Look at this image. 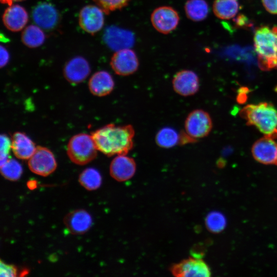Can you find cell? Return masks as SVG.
I'll list each match as a JSON object with an SVG mask.
<instances>
[{
	"label": "cell",
	"mask_w": 277,
	"mask_h": 277,
	"mask_svg": "<svg viewBox=\"0 0 277 277\" xmlns=\"http://www.w3.org/2000/svg\"><path fill=\"white\" fill-rule=\"evenodd\" d=\"M134 129L132 125L108 124L91 133L97 150L107 156L127 154L133 147Z\"/></svg>",
	"instance_id": "obj_1"
},
{
	"label": "cell",
	"mask_w": 277,
	"mask_h": 277,
	"mask_svg": "<svg viewBox=\"0 0 277 277\" xmlns=\"http://www.w3.org/2000/svg\"><path fill=\"white\" fill-rule=\"evenodd\" d=\"M240 114L247 124L255 126L265 136L277 138V109L272 104H248L241 109Z\"/></svg>",
	"instance_id": "obj_2"
},
{
	"label": "cell",
	"mask_w": 277,
	"mask_h": 277,
	"mask_svg": "<svg viewBox=\"0 0 277 277\" xmlns=\"http://www.w3.org/2000/svg\"><path fill=\"white\" fill-rule=\"evenodd\" d=\"M253 41L260 68L265 71L277 68V27H259Z\"/></svg>",
	"instance_id": "obj_3"
},
{
	"label": "cell",
	"mask_w": 277,
	"mask_h": 277,
	"mask_svg": "<svg viewBox=\"0 0 277 277\" xmlns=\"http://www.w3.org/2000/svg\"><path fill=\"white\" fill-rule=\"evenodd\" d=\"M97 149L91 135L80 133L72 136L67 146V154L74 163L83 165L94 160Z\"/></svg>",
	"instance_id": "obj_4"
},
{
	"label": "cell",
	"mask_w": 277,
	"mask_h": 277,
	"mask_svg": "<svg viewBox=\"0 0 277 277\" xmlns=\"http://www.w3.org/2000/svg\"><path fill=\"white\" fill-rule=\"evenodd\" d=\"M184 126L186 134L194 141L206 136L212 129V123L207 112L195 109L188 115Z\"/></svg>",
	"instance_id": "obj_5"
},
{
	"label": "cell",
	"mask_w": 277,
	"mask_h": 277,
	"mask_svg": "<svg viewBox=\"0 0 277 277\" xmlns=\"http://www.w3.org/2000/svg\"><path fill=\"white\" fill-rule=\"evenodd\" d=\"M30 170L34 173L46 176L52 173L57 167L53 153L48 148L37 146L29 159L28 163Z\"/></svg>",
	"instance_id": "obj_6"
},
{
	"label": "cell",
	"mask_w": 277,
	"mask_h": 277,
	"mask_svg": "<svg viewBox=\"0 0 277 277\" xmlns=\"http://www.w3.org/2000/svg\"><path fill=\"white\" fill-rule=\"evenodd\" d=\"M150 19L156 30L163 34H168L177 27L180 16L173 8L161 6L153 10Z\"/></svg>",
	"instance_id": "obj_7"
},
{
	"label": "cell",
	"mask_w": 277,
	"mask_h": 277,
	"mask_svg": "<svg viewBox=\"0 0 277 277\" xmlns=\"http://www.w3.org/2000/svg\"><path fill=\"white\" fill-rule=\"evenodd\" d=\"M110 65L116 74L127 76L137 71L139 62L135 52L128 48L116 51L111 57Z\"/></svg>",
	"instance_id": "obj_8"
},
{
	"label": "cell",
	"mask_w": 277,
	"mask_h": 277,
	"mask_svg": "<svg viewBox=\"0 0 277 277\" xmlns=\"http://www.w3.org/2000/svg\"><path fill=\"white\" fill-rule=\"evenodd\" d=\"M104 12L99 7L88 5L84 7L79 15V24L86 32L94 34L100 31L104 24Z\"/></svg>",
	"instance_id": "obj_9"
},
{
	"label": "cell",
	"mask_w": 277,
	"mask_h": 277,
	"mask_svg": "<svg viewBox=\"0 0 277 277\" xmlns=\"http://www.w3.org/2000/svg\"><path fill=\"white\" fill-rule=\"evenodd\" d=\"M199 78L197 75L190 70H182L177 72L172 79L174 91L183 96L195 94L199 89Z\"/></svg>",
	"instance_id": "obj_10"
},
{
	"label": "cell",
	"mask_w": 277,
	"mask_h": 277,
	"mask_svg": "<svg viewBox=\"0 0 277 277\" xmlns=\"http://www.w3.org/2000/svg\"><path fill=\"white\" fill-rule=\"evenodd\" d=\"M251 152L258 162L277 165V143L274 138L267 136L261 138L254 143Z\"/></svg>",
	"instance_id": "obj_11"
},
{
	"label": "cell",
	"mask_w": 277,
	"mask_h": 277,
	"mask_svg": "<svg viewBox=\"0 0 277 277\" xmlns=\"http://www.w3.org/2000/svg\"><path fill=\"white\" fill-rule=\"evenodd\" d=\"M171 270L176 276H209L211 274L206 263L197 258L185 260L174 265Z\"/></svg>",
	"instance_id": "obj_12"
},
{
	"label": "cell",
	"mask_w": 277,
	"mask_h": 277,
	"mask_svg": "<svg viewBox=\"0 0 277 277\" xmlns=\"http://www.w3.org/2000/svg\"><path fill=\"white\" fill-rule=\"evenodd\" d=\"M90 72V65L84 57L76 56L69 61L64 68L66 79L72 84L83 82Z\"/></svg>",
	"instance_id": "obj_13"
},
{
	"label": "cell",
	"mask_w": 277,
	"mask_h": 277,
	"mask_svg": "<svg viewBox=\"0 0 277 277\" xmlns=\"http://www.w3.org/2000/svg\"><path fill=\"white\" fill-rule=\"evenodd\" d=\"M34 22L41 28L50 30L57 24L58 14L55 8L51 4L44 2L38 4L32 11Z\"/></svg>",
	"instance_id": "obj_14"
},
{
	"label": "cell",
	"mask_w": 277,
	"mask_h": 277,
	"mask_svg": "<svg viewBox=\"0 0 277 277\" xmlns=\"http://www.w3.org/2000/svg\"><path fill=\"white\" fill-rule=\"evenodd\" d=\"M136 170L134 160L126 154L117 155L110 166L111 176L118 181H125L133 176Z\"/></svg>",
	"instance_id": "obj_15"
},
{
	"label": "cell",
	"mask_w": 277,
	"mask_h": 277,
	"mask_svg": "<svg viewBox=\"0 0 277 277\" xmlns=\"http://www.w3.org/2000/svg\"><path fill=\"white\" fill-rule=\"evenodd\" d=\"M64 223L71 233L83 234L90 229L92 225V218L86 210L77 209L69 212L64 219Z\"/></svg>",
	"instance_id": "obj_16"
},
{
	"label": "cell",
	"mask_w": 277,
	"mask_h": 277,
	"mask_svg": "<svg viewBox=\"0 0 277 277\" xmlns=\"http://www.w3.org/2000/svg\"><path fill=\"white\" fill-rule=\"evenodd\" d=\"M3 15V21L9 30L17 32L21 30L28 21V15L26 9L18 5L9 6Z\"/></svg>",
	"instance_id": "obj_17"
},
{
	"label": "cell",
	"mask_w": 277,
	"mask_h": 277,
	"mask_svg": "<svg viewBox=\"0 0 277 277\" xmlns=\"http://www.w3.org/2000/svg\"><path fill=\"white\" fill-rule=\"evenodd\" d=\"M104 40L110 48L119 50L128 48L133 43L132 33L116 27L107 28L104 33Z\"/></svg>",
	"instance_id": "obj_18"
},
{
	"label": "cell",
	"mask_w": 277,
	"mask_h": 277,
	"mask_svg": "<svg viewBox=\"0 0 277 277\" xmlns=\"http://www.w3.org/2000/svg\"><path fill=\"white\" fill-rule=\"evenodd\" d=\"M90 92L94 95L104 96L110 93L114 86L112 76L106 71L95 72L88 83Z\"/></svg>",
	"instance_id": "obj_19"
},
{
	"label": "cell",
	"mask_w": 277,
	"mask_h": 277,
	"mask_svg": "<svg viewBox=\"0 0 277 277\" xmlns=\"http://www.w3.org/2000/svg\"><path fill=\"white\" fill-rule=\"evenodd\" d=\"M36 148L33 142L26 134L16 132L13 135L11 149L16 157L22 160L29 159Z\"/></svg>",
	"instance_id": "obj_20"
},
{
	"label": "cell",
	"mask_w": 277,
	"mask_h": 277,
	"mask_svg": "<svg viewBox=\"0 0 277 277\" xmlns=\"http://www.w3.org/2000/svg\"><path fill=\"white\" fill-rule=\"evenodd\" d=\"M184 8L187 17L194 22L205 19L209 13V6L205 0H188Z\"/></svg>",
	"instance_id": "obj_21"
},
{
	"label": "cell",
	"mask_w": 277,
	"mask_h": 277,
	"mask_svg": "<svg viewBox=\"0 0 277 277\" xmlns=\"http://www.w3.org/2000/svg\"><path fill=\"white\" fill-rule=\"evenodd\" d=\"M239 4L237 0H214L213 11L215 15L222 19L234 17L238 12Z\"/></svg>",
	"instance_id": "obj_22"
},
{
	"label": "cell",
	"mask_w": 277,
	"mask_h": 277,
	"mask_svg": "<svg viewBox=\"0 0 277 277\" xmlns=\"http://www.w3.org/2000/svg\"><path fill=\"white\" fill-rule=\"evenodd\" d=\"M22 41L27 47L36 48L42 45L45 40V35L42 30L35 25L27 27L22 34Z\"/></svg>",
	"instance_id": "obj_23"
},
{
	"label": "cell",
	"mask_w": 277,
	"mask_h": 277,
	"mask_svg": "<svg viewBox=\"0 0 277 277\" xmlns=\"http://www.w3.org/2000/svg\"><path fill=\"white\" fill-rule=\"evenodd\" d=\"M156 144L163 148H170L181 142V136L172 128L166 127L161 129L155 136Z\"/></svg>",
	"instance_id": "obj_24"
},
{
	"label": "cell",
	"mask_w": 277,
	"mask_h": 277,
	"mask_svg": "<svg viewBox=\"0 0 277 277\" xmlns=\"http://www.w3.org/2000/svg\"><path fill=\"white\" fill-rule=\"evenodd\" d=\"M78 181L80 184L87 190H94L101 186L102 177L96 169L88 168L80 174Z\"/></svg>",
	"instance_id": "obj_25"
},
{
	"label": "cell",
	"mask_w": 277,
	"mask_h": 277,
	"mask_svg": "<svg viewBox=\"0 0 277 277\" xmlns=\"http://www.w3.org/2000/svg\"><path fill=\"white\" fill-rule=\"evenodd\" d=\"M23 172L21 165L15 160L9 159L1 166V172L2 175L10 181L18 180Z\"/></svg>",
	"instance_id": "obj_26"
},
{
	"label": "cell",
	"mask_w": 277,
	"mask_h": 277,
	"mask_svg": "<svg viewBox=\"0 0 277 277\" xmlns=\"http://www.w3.org/2000/svg\"><path fill=\"white\" fill-rule=\"evenodd\" d=\"M206 224L210 231L219 232L226 226V219L221 213L214 211L210 213L206 218Z\"/></svg>",
	"instance_id": "obj_27"
},
{
	"label": "cell",
	"mask_w": 277,
	"mask_h": 277,
	"mask_svg": "<svg viewBox=\"0 0 277 277\" xmlns=\"http://www.w3.org/2000/svg\"><path fill=\"white\" fill-rule=\"evenodd\" d=\"M106 14L126 6L130 0H93Z\"/></svg>",
	"instance_id": "obj_28"
},
{
	"label": "cell",
	"mask_w": 277,
	"mask_h": 277,
	"mask_svg": "<svg viewBox=\"0 0 277 277\" xmlns=\"http://www.w3.org/2000/svg\"><path fill=\"white\" fill-rule=\"evenodd\" d=\"M11 148V141L6 134L1 136V166L6 162L9 159V153Z\"/></svg>",
	"instance_id": "obj_29"
},
{
	"label": "cell",
	"mask_w": 277,
	"mask_h": 277,
	"mask_svg": "<svg viewBox=\"0 0 277 277\" xmlns=\"http://www.w3.org/2000/svg\"><path fill=\"white\" fill-rule=\"evenodd\" d=\"M17 268L13 265L7 264L1 261L0 273L1 276H15L17 275Z\"/></svg>",
	"instance_id": "obj_30"
},
{
	"label": "cell",
	"mask_w": 277,
	"mask_h": 277,
	"mask_svg": "<svg viewBox=\"0 0 277 277\" xmlns=\"http://www.w3.org/2000/svg\"><path fill=\"white\" fill-rule=\"evenodd\" d=\"M263 6L270 13L277 14V0H262Z\"/></svg>",
	"instance_id": "obj_31"
},
{
	"label": "cell",
	"mask_w": 277,
	"mask_h": 277,
	"mask_svg": "<svg viewBox=\"0 0 277 277\" xmlns=\"http://www.w3.org/2000/svg\"><path fill=\"white\" fill-rule=\"evenodd\" d=\"M9 60V54L7 49L1 46V67L5 66Z\"/></svg>",
	"instance_id": "obj_32"
},
{
	"label": "cell",
	"mask_w": 277,
	"mask_h": 277,
	"mask_svg": "<svg viewBox=\"0 0 277 277\" xmlns=\"http://www.w3.org/2000/svg\"><path fill=\"white\" fill-rule=\"evenodd\" d=\"M1 1L3 4H7L9 6H11L12 4L13 0H1Z\"/></svg>",
	"instance_id": "obj_33"
},
{
	"label": "cell",
	"mask_w": 277,
	"mask_h": 277,
	"mask_svg": "<svg viewBox=\"0 0 277 277\" xmlns=\"http://www.w3.org/2000/svg\"><path fill=\"white\" fill-rule=\"evenodd\" d=\"M275 91L276 92H277V85H276V86L275 88Z\"/></svg>",
	"instance_id": "obj_34"
},
{
	"label": "cell",
	"mask_w": 277,
	"mask_h": 277,
	"mask_svg": "<svg viewBox=\"0 0 277 277\" xmlns=\"http://www.w3.org/2000/svg\"><path fill=\"white\" fill-rule=\"evenodd\" d=\"M13 1H23V0H13Z\"/></svg>",
	"instance_id": "obj_35"
}]
</instances>
